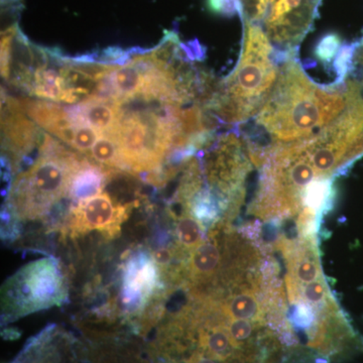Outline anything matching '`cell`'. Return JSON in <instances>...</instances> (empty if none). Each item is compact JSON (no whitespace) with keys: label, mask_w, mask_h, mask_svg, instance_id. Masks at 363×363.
Wrapping results in <instances>:
<instances>
[{"label":"cell","mask_w":363,"mask_h":363,"mask_svg":"<svg viewBox=\"0 0 363 363\" xmlns=\"http://www.w3.org/2000/svg\"><path fill=\"white\" fill-rule=\"evenodd\" d=\"M341 40L336 33H328L320 40L316 48V56L323 62L336 58L341 49Z\"/></svg>","instance_id":"cell-22"},{"label":"cell","mask_w":363,"mask_h":363,"mask_svg":"<svg viewBox=\"0 0 363 363\" xmlns=\"http://www.w3.org/2000/svg\"><path fill=\"white\" fill-rule=\"evenodd\" d=\"M296 277L301 283L310 284L320 279V269L314 259H301L296 264Z\"/></svg>","instance_id":"cell-23"},{"label":"cell","mask_w":363,"mask_h":363,"mask_svg":"<svg viewBox=\"0 0 363 363\" xmlns=\"http://www.w3.org/2000/svg\"><path fill=\"white\" fill-rule=\"evenodd\" d=\"M172 259V253L168 250H160L155 252L154 260L157 264L164 266Z\"/></svg>","instance_id":"cell-26"},{"label":"cell","mask_w":363,"mask_h":363,"mask_svg":"<svg viewBox=\"0 0 363 363\" xmlns=\"http://www.w3.org/2000/svg\"><path fill=\"white\" fill-rule=\"evenodd\" d=\"M1 104L2 150L18 162L35 149L39 143L40 131L28 119L18 99L4 95Z\"/></svg>","instance_id":"cell-8"},{"label":"cell","mask_w":363,"mask_h":363,"mask_svg":"<svg viewBox=\"0 0 363 363\" xmlns=\"http://www.w3.org/2000/svg\"><path fill=\"white\" fill-rule=\"evenodd\" d=\"M77 121V128H76L75 140L72 145V149L77 150L80 154L88 155L101 133L82 121Z\"/></svg>","instance_id":"cell-20"},{"label":"cell","mask_w":363,"mask_h":363,"mask_svg":"<svg viewBox=\"0 0 363 363\" xmlns=\"http://www.w3.org/2000/svg\"><path fill=\"white\" fill-rule=\"evenodd\" d=\"M91 161L98 166L108 169H123V162L121 159V150L116 138L111 135H101L94 143L89 154L87 155Z\"/></svg>","instance_id":"cell-15"},{"label":"cell","mask_w":363,"mask_h":363,"mask_svg":"<svg viewBox=\"0 0 363 363\" xmlns=\"http://www.w3.org/2000/svg\"><path fill=\"white\" fill-rule=\"evenodd\" d=\"M130 209V204H114L107 193L91 196L79 201L72 210L69 221L71 233L84 234L98 230L111 235L116 234Z\"/></svg>","instance_id":"cell-7"},{"label":"cell","mask_w":363,"mask_h":363,"mask_svg":"<svg viewBox=\"0 0 363 363\" xmlns=\"http://www.w3.org/2000/svg\"><path fill=\"white\" fill-rule=\"evenodd\" d=\"M223 312L230 319H245L255 321L259 317L260 306L255 296L250 293L234 295L223 305Z\"/></svg>","instance_id":"cell-17"},{"label":"cell","mask_w":363,"mask_h":363,"mask_svg":"<svg viewBox=\"0 0 363 363\" xmlns=\"http://www.w3.org/2000/svg\"><path fill=\"white\" fill-rule=\"evenodd\" d=\"M326 286L323 281L317 279L313 283L307 284L304 288V298L310 303H320L326 298Z\"/></svg>","instance_id":"cell-25"},{"label":"cell","mask_w":363,"mask_h":363,"mask_svg":"<svg viewBox=\"0 0 363 363\" xmlns=\"http://www.w3.org/2000/svg\"><path fill=\"white\" fill-rule=\"evenodd\" d=\"M48 64L35 72L30 95L50 101L62 102V90L60 85L59 69Z\"/></svg>","instance_id":"cell-16"},{"label":"cell","mask_w":363,"mask_h":363,"mask_svg":"<svg viewBox=\"0 0 363 363\" xmlns=\"http://www.w3.org/2000/svg\"><path fill=\"white\" fill-rule=\"evenodd\" d=\"M177 238L186 250H194L201 243V227L191 214H185L177 223Z\"/></svg>","instance_id":"cell-18"},{"label":"cell","mask_w":363,"mask_h":363,"mask_svg":"<svg viewBox=\"0 0 363 363\" xmlns=\"http://www.w3.org/2000/svg\"><path fill=\"white\" fill-rule=\"evenodd\" d=\"M18 101L33 123L72 147L75 140L77 121H74L68 108L47 100L21 98Z\"/></svg>","instance_id":"cell-9"},{"label":"cell","mask_w":363,"mask_h":363,"mask_svg":"<svg viewBox=\"0 0 363 363\" xmlns=\"http://www.w3.org/2000/svg\"><path fill=\"white\" fill-rule=\"evenodd\" d=\"M269 0H240L242 6V16L241 20L252 21V23L262 25L266 16Z\"/></svg>","instance_id":"cell-21"},{"label":"cell","mask_w":363,"mask_h":363,"mask_svg":"<svg viewBox=\"0 0 363 363\" xmlns=\"http://www.w3.org/2000/svg\"><path fill=\"white\" fill-rule=\"evenodd\" d=\"M121 105L104 97H92L68 108L75 121H82L99 131L109 135L116 128Z\"/></svg>","instance_id":"cell-10"},{"label":"cell","mask_w":363,"mask_h":363,"mask_svg":"<svg viewBox=\"0 0 363 363\" xmlns=\"http://www.w3.org/2000/svg\"><path fill=\"white\" fill-rule=\"evenodd\" d=\"M199 340L202 352L216 360L233 357L236 348H238L227 330L226 325L207 327L200 333Z\"/></svg>","instance_id":"cell-13"},{"label":"cell","mask_w":363,"mask_h":363,"mask_svg":"<svg viewBox=\"0 0 363 363\" xmlns=\"http://www.w3.org/2000/svg\"><path fill=\"white\" fill-rule=\"evenodd\" d=\"M157 281V269L154 259L145 257L133 260L124 279V300L140 302L149 297Z\"/></svg>","instance_id":"cell-11"},{"label":"cell","mask_w":363,"mask_h":363,"mask_svg":"<svg viewBox=\"0 0 363 363\" xmlns=\"http://www.w3.org/2000/svg\"><path fill=\"white\" fill-rule=\"evenodd\" d=\"M207 7L209 11L220 16H233L240 14L242 16V6L240 0H207Z\"/></svg>","instance_id":"cell-24"},{"label":"cell","mask_w":363,"mask_h":363,"mask_svg":"<svg viewBox=\"0 0 363 363\" xmlns=\"http://www.w3.org/2000/svg\"><path fill=\"white\" fill-rule=\"evenodd\" d=\"M189 363H217L216 359L208 357L205 353L199 352L194 357H191L190 362Z\"/></svg>","instance_id":"cell-27"},{"label":"cell","mask_w":363,"mask_h":363,"mask_svg":"<svg viewBox=\"0 0 363 363\" xmlns=\"http://www.w3.org/2000/svg\"><path fill=\"white\" fill-rule=\"evenodd\" d=\"M296 54L281 62L267 101L238 131L248 156L257 164L264 162L272 150L316 135L345 106L343 86L316 84L303 70Z\"/></svg>","instance_id":"cell-1"},{"label":"cell","mask_w":363,"mask_h":363,"mask_svg":"<svg viewBox=\"0 0 363 363\" xmlns=\"http://www.w3.org/2000/svg\"><path fill=\"white\" fill-rule=\"evenodd\" d=\"M111 173V169L85 161L73 177L69 196L79 202L101 193Z\"/></svg>","instance_id":"cell-12"},{"label":"cell","mask_w":363,"mask_h":363,"mask_svg":"<svg viewBox=\"0 0 363 363\" xmlns=\"http://www.w3.org/2000/svg\"><path fill=\"white\" fill-rule=\"evenodd\" d=\"M85 160L45 135L39 157L11 186L9 201L21 218L37 219L69 196L73 177Z\"/></svg>","instance_id":"cell-3"},{"label":"cell","mask_w":363,"mask_h":363,"mask_svg":"<svg viewBox=\"0 0 363 363\" xmlns=\"http://www.w3.org/2000/svg\"><path fill=\"white\" fill-rule=\"evenodd\" d=\"M322 0H269L262 21L267 37L281 52L297 51L316 20Z\"/></svg>","instance_id":"cell-5"},{"label":"cell","mask_w":363,"mask_h":363,"mask_svg":"<svg viewBox=\"0 0 363 363\" xmlns=\"http://www.w3.org/2000/svg\"><path fill=\"white\" fill-rule=\"evenodd\" d=\"M240 61L219 82L207 111L218 124L240 126L252 119L271 94L279 66L289 52L277 51L259 23L243 18Z\"/></svg>","instance_id":"cell-2"},{"label":"cell","mask_w":363,"mask_h":363,"mask_svg":"<svg viewBox=\"0 0 363 363\" xmlns=\"http://www.w3.org/2000/svg\"><path fill=\"white\" fill-rule=\"evenodd\" d=\"M51 55L35 47L16 26L2 33L1 76L6 82L32 93L35 72L50 63Z\"/></svg>","instance_id":"cell-6"},{"label":"cell","mask_w":363,"mask_h":363,"mask_svg":"<svg viewBox=\"0 0 363 363\" xmlns=\"http://www.w3.org/2000/svg\"><path fill=\"white\" fill-rule=\"evenodd\" d=\"M221 255L213 240L200 243L191 255L190 272L196 281L211 278L219 266Z\"/></svg>","instance_id":"cell-14"},{"label":"cell","mask_w":363,"mask_h":363,"mask_svg":"<svg viewBox=\"0 0 363 363\" xmlns=\"http://www.w3.org/2000/svg\"><path fill=\"white\" fill-rule=\"evenodd\" d=\"M65 296L58 264L52 259H40L28 264L6 281L2 291V309L11 316H21L60 305Z\"/></svg>","instance_id":"cell-4"},{"label":"cell","mask_w":363,"mask_h":363,"mask_svg":"<svg viewBox=\"0 0 363 363\" xmlns=\"http://www.w3.org/2000/svg\"><path fill=\"white\" fill-rule=\"evenodd\" d=\"M233 342L238 347L247 345L252 340L255 333V325L250 320L231 319L226 324Z\"/></svg>","instance_id":"cell-19"},{"label":"cell","mask_w":363,"mask_h":363,"mask_svg":"<svg viewBox=\"0 0 363 363\" xmlns=\"http://www.w3.org/2000/svg\"><path fill=\"white\" fill-rule=\"evenodd\" d=\"M13 1V0H2V2Z\"/></svg>","instance_id":"cell-28"}]
</instances>
